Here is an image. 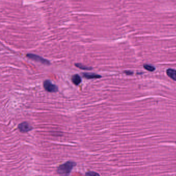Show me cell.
<instances>
[{
	"mask_svg": "<svg viewBox=\"0 0 176 176\" xmlns=\"http://www.w3.org/2000/svg\"><path fill=\"white\" fill-rule=\"evenodd\" d=\"M76 165V163L72 161H67L59 166L57 169V172L61 176H68L72 171V168Z\"/></svg>",
	"mask_w": 176,
	"mask_h": 176,
	"instance_id": "obj_1",
	"label": "cell"
},
{
	"mask_svg": "<svg viewBox=\"0 0 176 176\" xmlns=\"http://www.w3.org/2000/svg\"><path fill=\"white\" fill-rule=\"evenodd\" d=\"M27 57L28 58L30 59L33 60H34L35 62L41 63L42 64H45V65H49L50 64V62L47 59L43 58V57L34 54H27Z\"/></svg>",
	"mask_w": 176,
	"mask_h": 176,
	"instance_id": "obj_2",
	"label": "cell"
},
{
	"mask_svg": "<svg viewBox=\"0 0 176 176\" xmlns=\"http://www.w3.org/2000/svg\"><path fill=\"white\" fill-rule=\"evenodd\" d=\"M43 87L49 92H56L58 91V87L54 85L50 80H45L43 82Z\"/></svg>",
	"mask_w": 176,
	"mask_h": 176,
	"instance_id": "obj_3",
	"label": "cell"
},
{
	"mask_svg": "<svg viewBox=\"0 0 176 176\" xmlns=\"http://www.w3.org/2000/svg\"><path fill=\"white\" fill-rule=\"evenodd\" d=\"M18 129L22 133H26L31 130L32 127L27 122H24L19 124L18 125Z\"/></svg>",
	"mask_w": 176,
	"mask_h": 176,
	"instance_id": "obj_4",
	"label": "cell"
},
{
	"mask_svg": "<svg viewBox=\"0 0 176 176\" xmlns=\"http://www.w3.org/2000/svg\"><path fill=\"white\" fill-rule=\"evenodd\" d=\"M82 75L86 79H97V78L101 77L100 75L96 74L95 73H84L82 74Z\"/></svg>",
	"mask_w": 176,
	"mask_h": 176,
	"instance_id": "obj_5",
	"label": "cell"
},
{
	"mask_svg": "<svg viewBox=\"0 0 176 176\" xmlns=\"http://www.w3.org/2000/svg\"><path fill=\"white\" fill-rule=\"evenodd\" d=\"M166 74L172 79L176 81V70L173 69H168L166 71Z\"/></svg>",
	"mask_w": 176,
	"mask_h": 176,
	"instance_id": "obj_6",
	"label": "cell"
},
{
	"mask_svg": "<svg viewBox=\"0 0 176 176\" xmlns=\"http://www.w3.org/2000/svg\"><path fill=\"white\" fill-rule=\"evenodd\" d=\"M71 80H72V83H73L75 85H80L81 83L82 79L79 75L75 74L72 76L71 77Z\"/></svg>",
	"mask_w": 176,
	"mask_h": 176,
	"instance_id": "obj_7",
	"label": "cell"
},
{
	"mask_svg": "<svg viewBox=\"0 0 176 176\" xmlns=\"http://www.w3.org/2000/svg\"><path fill=\"white\" fill-rule=\"evenodd\" d=\"M75 66L76 67L80 68L81 69H84V70H91L92 69V68L91 67H88L85 66H84L83 64H75Z\"/></svg>",
	"mask_w": 176,
	"mask_h": 176,
	"instance_id": "obj_8",
	"label": "cell"
},
{
	"mask_svg": "<svg viewBox=\"0 0 176 176\" xmlns=\"http://www.w3.org/2000/svg\"><path fill=\"white\" fill-rule=\"evenodd\" d=\"M144 67L145 69H146V70H147V71H150V72H153V71H154L155 69V67H153V66L148 64H144Z\"/></svg>",
	"mask_w": 176,
	"mask_h": 176,
	"instance_id": "obj_9",
	"label": "cell"
},
{
	"mask_svg": "<svg viewBox=\"0 0 176 176\" xmlns=\"http://www.w3.org/2000/svg\"><path fill=\"white\" fill-rule=\"evenodd\" d=\"M86 176H100L99 173L93 171H89L86 173Z\"/></svg>",
	"mask_w": 176,
	"mask_h": 176,
	"instance_id": "obj_10",
	"label": "cell"
},
{
	"mask_svg": "<svg viewBox=\"0 0 176 176\" xmlns=\"http://www.w3.org/2000/svg\"><path fill=\"white\" fill-rule=\"evenodd\" d=\"M124 72L127 75H131V74H133L132 72H130V71H125Z\"/></svg>",
	"mask_w": 176,
	"mask_h": 176,
	"instance_id": "obj_11",
	"label": "cell"
}]
</instances>
